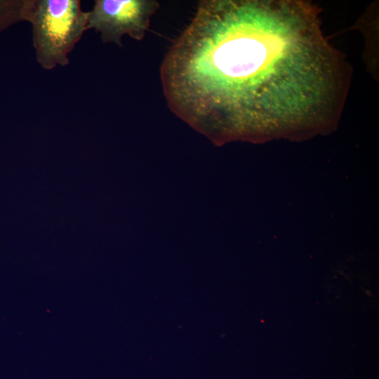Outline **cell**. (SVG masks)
<instances>
[{
    "mask_svg": "<svg viewBox=\"0 0 379 379\" xmlns=\"http://www.w3.org/2000/svg\"><path fill=\"white\" fill-rule=\"evenodd\" d=\"M160 72L171 110L216 140L321 117L339 91L316 15L294 1H201Z\"/></svg>",
    "mask_w": 379,
    "mask_h": 379,
    "instance_id": "6da1fadb",
    "label": "cell"
},
{
    "mask_svg": "<svg viewBox=\"0 0 379 379\" xmlns=\"http://www.w3.org/2000/svg\"><path fill=\"white\" fill-rule=\"evenodd\" d=\"M22 18L32 25L36 60L46 70L67 66L88 30V12L79 0H24Z\"/></svg>",
    "mask_w": 379,
    "mask_h": 379,
    "instance_id": "7a4b0ae2",
    "label": "cell"
},
{
    "mask_svg": "<svg viewBox=\"0 0 379 379\" xmlns=\"http://www.w3.org/2000/svg\"><path fill=\"white\" fill-rule=\"evenodd\" d=\"M159 6L155 0H95L87 11V28L98 32L104 44L122 46L124 35L138 41L144 38Z\"/></svg>",
    "mask_w": 379,
    "mask_h": 379,
    "instance_id": "3957f363",
    "label": "cell"
}]
</instances>
